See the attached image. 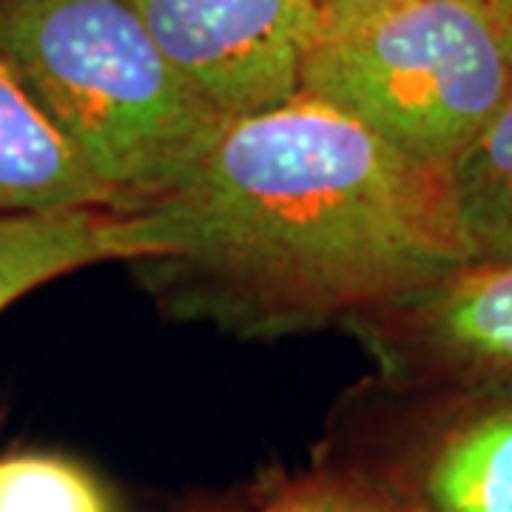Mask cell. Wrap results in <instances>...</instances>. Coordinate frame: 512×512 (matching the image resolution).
I'll list each match as a JSON object with an SVG mask.
<instances>
[{
  "mask_svg": "<svg viewBox=\"0 0 512 512\" xmlns=\"http://www.w3.org/2000/svg\"><path fill=\"white\" fill-rule=\"evenodd\" d=\"M0 512H111L92 473L63 456L0 458Z\"/></svg>",
  "mask_w": 512,
  "mask_h": 512,
  "instance_id": "obj_10",
  "label": "cell"
},
{
  "mask_svg": "<svg viewBox=\"0 0 512 512\" xmlns=\"http://www.w3.org/2000/svg\"><path fill=\"white\" fill-rule=\"evenodd\" d=\"M473 265H512V94L450 165Z\"/></svg>",
  "mask_w": 512,
  "mask_h": 512,
  "instance_id": "obj_8",
  "label": "cell"
},
{
  "mask_svg": "<svg viewBox=\"0 0 512 512\" xmlns=\"http://www.w3.org/2000/svg\"><path fill=\"white\" fill-rule=\"evenodd\" d=\"M370 348L413 342L512 367V265H470L439 285L353 322Z\"/></svg>",
  "mask_w": 512,
  "mask_h": 512,
  "instance_id": "obj_5",
  "label": "cell"
},
{
  "mask_svg": "<svg viewBox=\"0 0 512 512\" xmlns=\"http://www.w3.org/2000/svg\"><path fill=\"white\" fill-rule=\"evenodd\" d=\"M501 35H504V46H507V52L512 57V9L507 15H501Z\"/></svg>",
  "mask_w": 512,
  "mask_h": 512,
  "instance_id": "obj_14",
  "label": "cell"
},
{
  "mask_svg": "<svg viewBox=\"0 0 512 512\" xmlns=\"http://www.w3.org/2000/svg\"><path fill=\"white\" fill-rule=\"evenodd\" d=\"M117 208L89 165L0 57V214Z\"/></svg>",
  "mask_w": 512,
  "mask_h": 512,
  "instance_id": "obj_7",
  "label": "cell"
},
{
  "mask_svg": "<svg viewBox=\"0 0 512 512\" xmlns=\"http://www.w3.org/2000/svg\"><path fill=\"white\" fill-rule=\"evenodd\" d=\"M311 9L313 18V43L319 37L336 35L342 29H350L362 20L373 18L376 12H382L387 6H393L396 0H305Z\"/></svg>",
  "mask_w": 512,
  "mask_h": 512,
  "instance_id": "obj_12",
  "label": "cell"
},
{
  "mask_svg": "<svg viewBox=\"0 0 512 512\" xmlns=\"http://www.w3.org/2000/svg\"><path fill=\"white\" fill-rule=\"evenodd\" d=\"M427 512H512V407L441 441L424 478Z\"/></svg>",
  "mask_w": 512,
  "mask_h": 512,
  "instance_id": "obj_9",
  "label": "cell"
},
{
  "mask_svg": "<svg viewBox=\"0 0 512 512\" xmlns=\"http://www.w3.org/2000/svg\"><path fill=\"white\" fill-rule=\"evenodd\" d=\"M481 6H487L490 12H493L495 18H501V15H507L512 9V0H476Z\"/></svg>",
  "mask_w": 512,
  "mask_h": 512,
  "instance_id": "obj_13",
  "label": "cell"
},
{
  "mask_svg": "<svg viewBox=\"0 0 512 512\" xmlns=\"http://www.w3.org/2000/svg\"><path fill=\"white\" fill-rule=\"evenodd\" d=\"M245 512H427L387 478L362 470H319L276 487Z\"/></svg>",
  "mask_w": 512,
  "mask_h": 512,
  "instance_id": "obj_11",
  "label": "cell"
},
{
  "mask_svg": "<svg viewBox=\"0 0 512 512\" xmlns=\"http://www.w3.org/2000/svg\"><path fill=\"white\" fill-rule=\"evenodd\" d=\"M137 211L154 251L131 268L163 311L245 339L356 322L473 265L450 168L308 92L225 117Z\"/></svg>",
  "mask_w": 512,
  "mask_h": 512,
  "instance_id": "obj_1",
  "label": "cell"
},
{
  "mask_svg": "<svg viewBox=\"0 0 512 512\" xmlns=\"http://www.w3.org/2000/svg\"><path fill=\"white\" fill-rule=\"evenodd\" d=\"M174 69L222 117L302 89L313 46L305 0H131Z\"/></svg>",
  "mask_w": 512,
  "mask_h": 512,
  "instance_id": "obj_4",
  "label": "cell"
},
{
  "mask_svg": "<svg viewBox=\"0 0 512 512\" xmlns=\"http://www.w3.org/2000/svg\"><path fill=\"white\" fill-rule=\"evenodd\" d=\"M0 57L126 211L185 180L225 120L131 0H0Z\"/></svg>",
  "mask_w": 512,
  "mask_h": 512,
  "instance_id": "obj_2",
  "label": "cell"
},
{
  "mask_svg": "<svg viewBox=\"0 0 512 512\" xmlns=\"http://www.w3.org/2000/svg\"><path fill=\"white\" fill-rule=\"evenodd\" d=\"M154 251L146 217L126 208L0 214V311L20 296L100 262H140Z\"/></svg>",
  "mask_w": 512,
  "mask_h": 512,
  "instance_id": "obj_6",
  "label": "cell"
},
{
  "mask_svg": "<svg viewBox=\"0 0 512 512\" xmlns=\"http://www.w3.org/2000/svg\"><path fill=\"white\" fill-rule=\"evenodd\" d=\"M421 163L453 160L512 94L501 20L476 0H396L319 37L302 89Z\"/></svg>",
  "mask_w": 512,
  "mask_h": 512,
  "instance_id": "obj_3",
  "label": "cell"
}]
</instances>
